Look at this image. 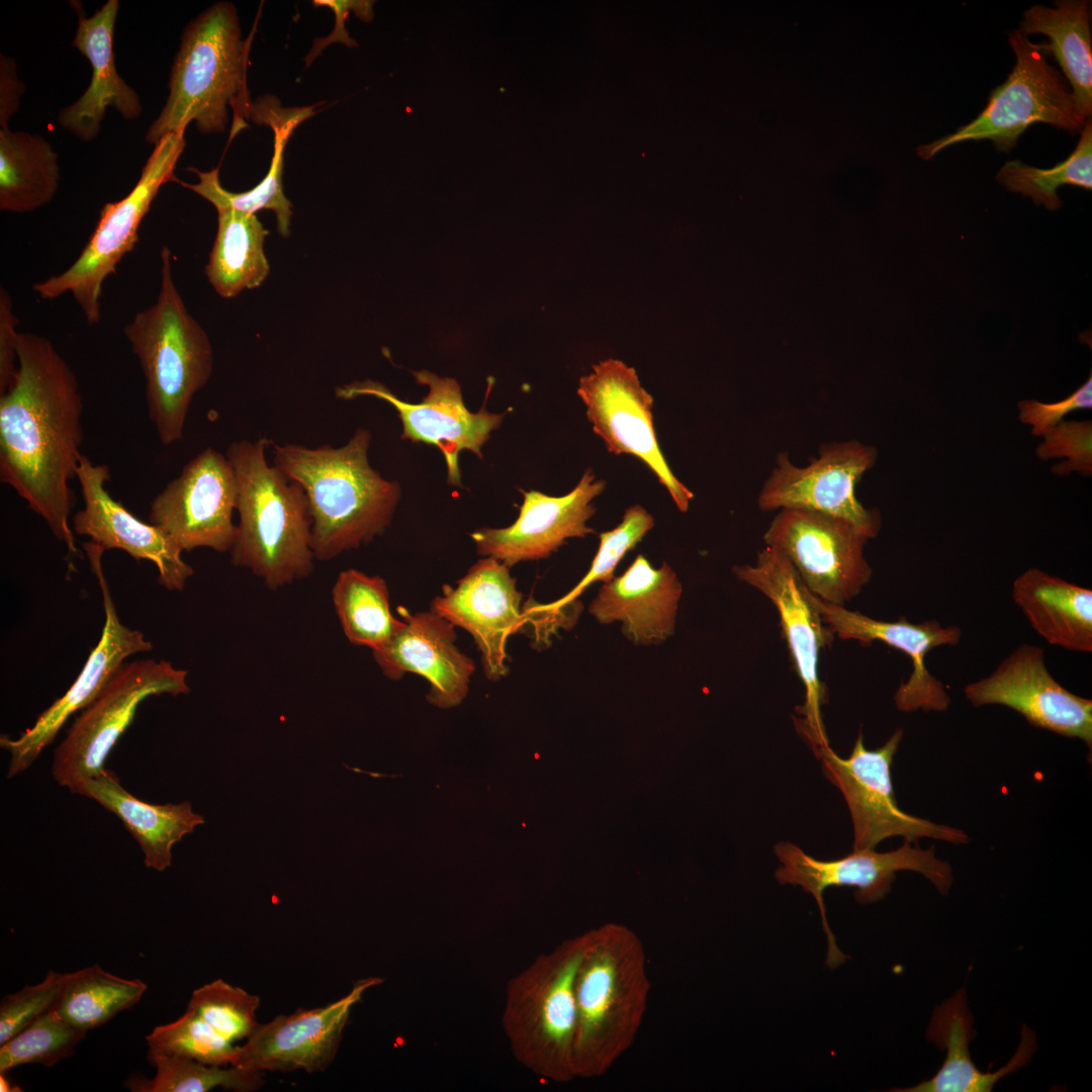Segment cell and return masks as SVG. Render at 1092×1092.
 Here are the masks:
<instances>
[{"label":"cell","mask_w":1092,"mask_h":1092,"mask_svg":"<svg viewBox=\"0 0 1092 1092\" xmlns=\"http://www.w3.org/2000/svg\"><path fill=\"white\" fill-rule=\"evenodd\" d=\"M18 370L0 394V480L79 554L69 517L70 481L82 453L83 401L77 375L46 337L20 333Z\"/></svg>","instance_id":"cell-1"},{"label":"cell","mask_w":1092,"mask_h":1092,"mask_svg":"<svg viewBox=\"0 0 1092 1092\" xmlns=\"http://www.w3.org/2000/svg\"><path fill=\"white\" fill-rule=\"evenodd\" d=\"M371 434L359 428L342 447L273 445V464L303 488L314 558L328 561L371 542L389 526L400 497L368 461Z\"/></svg>","instance_id":"cell-2"},{"label":"cell","mask_w":1092,"mask_h":1092,"mask_svg":"<svg viewBox=\"0 0 1092 1092\" xmlns=\"http://www.w3.org/2000/svg\"><path fill=\"white\" fill-rule=\"evenodd\" d=\"M584 933L575 981L572 1065L575 1078L605 1075L630 1049L647 1010L650 981L644 946L623 924Z\"/></svg>","instance_id":"cell-3"},{"label":"cell","mask_w":1092,"mask_h":1092,"mask_svg":"<svg viewBox=\"0 0 1092 1092\" xmlns=\"http://www.w3.org/2000/svg\"><path fill=\"white\" fill-rule=\"evenodd\" d=\"M266 437L232 442L225 456L237 479V535L232 562L271 589L306 577L313 568L311 516L299 483L267 460Z\"/></svg>","instance_id":"cell-4"},{"label":"cell","mask_w":1092,"mask_h":1092,"mask_svg":"<svg viewBox=\"0 0 1092 1092\" xmlns=\"http://www.w3.org/2000/svg\"><path fill=\"white\" fill-rule=\"evenodd\" d=\"M252 36L242 39L233 3L216 2L184 28L169 78V95L149 127L146 141L156 145L168 133H184L194 121L201 133H221L234 110L233 138L251 112L247 69Z\"/></svg>","instance_id":"cell-5"},{"label":"cell","mask_w":1092,"mask_h":1092,"mask_svg":"<svg viewBox=\"0 0 1092 1092\" xmlns=\"http://www.w3.org/2000/svg\"><path fill=\"white\" fill-rule=\"evenodd\" d=\"M160 256L158 297L134 314L123 333L145 377L149 419L160 442L170 446L183 437L192 398L210 378L213 353L176 287L170 249L163 247Z\"/></svg>","instance_id":"cell-6"},{"label":"cell","mask_w":1092,"mask_h":1092,"mask_svg":"<svg viewBox=\"0 0 1092 1092\" xmlns=\"http://www.w3.org/2000/svg\"><path fill=\"white\" fill-rule=\"evenodd\" d=\"M584 933L538 956L507 984L502 1025L515 1059L542 1079H575L574 981Z\"/></svg>","instance_id":"cell-7"},{"label":"cell","mask_w":1092,"mask_h":1092,"mask_svg":"<svg viewBox=\"0 0 1092 1092\" xmlns=\"http://www.w3.org/2000/svg\"><path fill=\"white\" fill-rule=\"evenodd\" d=\"M1015 65L1006 81L996 87L986 107L971 122L917 148L929 160L945 148L968 141L990 140L1000 152L1009 153L1023 131L1043 122L1076 131L1087 121L1079 110L1062 75L1046 61L1042 44L1031 42L1018 29L1007 33Z\"/></svg>","instance_id":"cell-8"},{"label":"cell","mask_w":1092,"mask_h":1092,"mask_svg":"<svg viewBox=\"0 0 1092 1092\" xmlns=\"http://www.w3.org/2000/svg\"><path fill=\"white\" fill-rule=\"evenodd\" d=\"M184 147V133H168L158 141L130 192L118 201L103 205L77 260L64 272L32 286L40 298L56 299L70 292L86 322L99 323L103 283L134 249L139 228L160 188L171 181L180 182L174 171Z\"/></svg>","instance_id":"cell-9"},{"label":"cell","mask_w":1092,"mask_h":1092,"mask_svg":"<svg viewBox=\"0 0 1092 1092\" xmlns=\"http://www.w3.org/2000/svg\"><path fill=\"white\" fill-rule=\"evenodd\" d=\"M186 677V670L166 660L141 659L123 664L82 710L56 748L54 779L78 794L86 780L104 769L108 754L132 722L139 705L153 695L188 694Z\"/></svg>","instance_id":"cell-10"},{"label":"cell","mask_w":1092,"mask_h":1092,"mask_svg":"<svg viewBox=\"0 0 1092 1092\" xmlns=\"http://www.w3.org/2000/svg\"><path fill=\"white\" fill-rule=\"evenodd\" d=\"M903 737L898 728L884 745L864 747L861 730L852 752L841 758L830 745L815 753L823 772L841 792L853 827V850L874 849L881 841L901 836L905 841L920 838L968 844V834L954 827L916 817L899 808L891 777V766Z\"/></svg>","instance_id":"cell-11"},{"label":"cell","mask_w":1092,"mask_h":1092,"mask_svg":"<svg viewBox=\"0 0 1092 1092\" xmlns=\"http://www.w3.org/2000/svg\"><path fill=\"white\" fill-rule=\"evenodd\" d=\"M774 852L781 862L775 873L776 880L781 885L800 886L817 902L827 936L826 964L831 969L837 968L849 957L839 950L829 928L823 903L826 888L853 887L856 889V901L868 904L886 897L899 871L921 874L941 895L948 893L953 882L951 867L936 857L934 846L923 849L917 844L912 846L909 841L887 852L853 850L846 856L831 860L814 858L790 841L778 842Z\"/></svg>","instance_id":"cell-12"},{"label":"cell","mask_w":1092,"mask_h":1092,"mask_svg":"<svg viewBox=\"0 0 1092 1092\" xmlns=\"http://www.w3.org/2000/svg\"><path fill=\"white\" fill-rule=\"evenodd\" d=\"M733 572L767 597L779 612L782 632L804 687L805 699L797 708L800 718L795 719V725L815 754L829 746L821 710L827 702L826 689L818 664L821 650L834 635L823 623L796 569L777 548L765 546L754 565L734 566Z\"/></svg>","instance_id":"cell-13"},{"label":"cell","mask_w":1092,"mask_h":1092,"mask_svg":"<svg viewBox=\"0 0 1092 1092\" xmlns=\"http://www.w3.org/2000/svg\"><path fill=\"white\" fill-rule=\"evenodd\" d=\"M763 540L765 546L777 548L789 559L806 588L824 602L843 606L872 578L863 553L870 538L846 520L783 509L771 520Z\"/></svg>","instance_id":"cell-14"},{"label":"cell","mask_w":1092,"mask_h":1092,"mask_svg":"<svg viewBox=\"0 0 1092 1092\" xmlns=\"http://www.w3.org/2000/svg\"><path fill=\"white\" fill-rule=\"evenodd\" d=\"M877 459V449L857 440L821 445L806 466L794 464L789 453L782 452L762 484L758 507L763 512L801 509L837 517L875 538L882 527L881 514L862 506L855 487Z\"/></svg>","instance_id":"cell-15"},{"label":"cell","mask_w":1092,"mask_h":1092,"mask_svg":"<svg viewBox=\"0 0 1092 1092\" xmlns=\"http://www.w3.org/2000/svg\"><path fill=\"white\" fill-rule=\"evenodd\" d=\"M577 394L608 452L643 461L677 509L687 512L694 494L675 477L662 454L653 425V397L641 386L635 369L617 359L601 361L579 379Z\"/></svg>","instance_id":"cell-16"},{"label":"cell","mask_w":1092,"mask_h":1092,"mask_svg":"<svg viewBox=\"0 0 1092 1092\" xmlns=\"http://www.w3.org/2000/svg\"><path fill=\"white\" fill-rule=\"evenodd\" d=\"M237 494L236 474L228 457L207 447L152 500L149 521L183 551L204 547L228 552L237 535Z\"/></svg>","instance_id":"cell-17"},{"label":"cell","mask_w":1092,"mask_h":1092,"mask_svg":"<svg viewBox=\"0 0 1092 1092\" xmlns=\"http://www.w3.org/2000/svg\"><path fill=\"white\" fill-rule=\"evenodd\" d=\"M412 373L420 384L429 388L425 398L418 403L398 398L384 384L370 379L337 387L336 396L353 399L370 395L391 404L402 424L401 438L437 446L446 461L449 483L461 485L459 453L466 449L481 458V447L491 431L500 426L504 415L489 413L484 407L471 413L464 404L460 385L453 378L440 377L427 370Z\"/></svg>","instance_id":"cell-18"},{"label":"cell","mask_w":1092,"mask_h":1092,"mask_svg":"<svg viewBox=\"0 0 1092 1092\" xmlns=\"http://www.w3.org/2000/svg\"><path fill=\"white\" fill-rule=\"evenodd\" d=\"M83 546L103 598L105 622L102 635L64 696L46 709L33 726L19 737L11 739L7 735L1 736V747L10 754L7 778L28 768L56 738L69 717L82 711L100 694L127 657L153 648L141 631L120 622L101 566L104 551L91 541Z\"/></svg>","instance_id":"cell-19"},{"label":"cell","mask_w":1092,"mask_h":1092,"mask_svg":"<svg viewBox=\"0 0 1092 1092\" xmlns=\"http://www.w3.org/2000/svg\"><path fill=\"white\" fill-rule=\"evenodd\" d=\"M966 699L978 708L1008 707L1032 726L1081 739L1092 747V701L1064 688L1049 671L1044 650L1023 643L988 676L968 684Z\"/></svg>","instance_id":"cell-20"},{"label":"cell","mask_w":1092,"mask_h":1092,"mask_svg":"<svg viewBox=\"0 0 1092 1092\" xmlns=\"http://www.w3.org/2000/svg\"><path fill=\"white\" fill-rule=\"evenodd\" d=\"M382 982L378 977L360 979L348 994L330 1004L259 1023L239 1046L235 1065L262 1073L327 1070L337 1056L353 1007L367 990Z\"/></svg>","instance_id":"cell-21"},{"label":"cell","mask_w":1092,"mask_h":1092,"mask_svg":"<svg viewBox=\"0 0 1092 1092\" xmlns=\"http://www.w3.org/2000/svg\"><path fill=\"white\" fill-rule=\"evenodd\" d=\"M521 602L522 594L509 567L485 557L455 587L445 584L442 595L433 600L431 611L471 634L481 654L483 672L488 679L498 680L509 672L508 638L530 621Z\"/></svg>","instance_id":"cell-22"},{"label":"cell","mask_w":1092,"mask_h":1092,"mask_svg":"<svg viewBox=\"0 0 1092 1092\" xmlns=\"http://www.w3.org/2000/svg\"><path fill=\"white\" fill-rule=\"evenodd\" d=\"M76 477L84 507L72 519L73 532L87 536L103 551L119 549L136 560H148L158 570V582L168 590H182L193 568L183 550L161 528L139 520L105 487L110 479L106 464H95L82 454Z\"/></svg>","instance_id":"cell-23"},{"label":"cell","mask_w":1092,"mask_h":1092,"mask_svg":"<svg viewBox=\"0 0 1092 1092\" xmlns=\"http://www.w3.org/2000/svg\"><path fill=\"white\" fill-rule=\"evenodd\" d=\"M809 598L823 623L838 638L855 640L863 644L881 641L908 656L912 672L902 681L894 695L899 711L924 712L947 710L951 699L945 686L926 667V656L934 648L956 646L962 631L956 625H942L936 620L912 623L905 617L888 622L873 619L843 606L824 602L809 592Z\"/></svg>","instance_id":"cell-24"},{"label":"cell","mask_w":1092,"mask_h":1092,"mask_svg":"<svg viewBox=\"0 0 1092 1092\" xmlns=\"http://www.w3.org/2000/svg\"><path fill=\"white\" fill-rule=\"evenodd\" d=\"M587 469L576 486L563 496L537 490L523 491L516 522L507 528H482L471 534L477 553L508 567L521 561L547 558L569 538H583L594 530L587 521L595 515L593 500L605 489Z\"/></svg>","instance_id":"cell-25"},{"label":"cell","mask_w":1092,"mask_h":1092,"mask_svg":"<svg viewBox=\"0 0 1092 1092\" xmlns=\"http://www.w3.org/2000/svg\"><path fill=\"white\" fill-rule=\"evenodd\" d=\"M397 612L401 623L373 656L383 673L399 679L405 672L422 675L430 684L428 701L439 708L458 706L468 693L473 661L455 645L456 633L434 612Z\"/></svg>","instance_id":"cell-26"},{"label":"cell","mask_w":1092,"mask_h":1092,"mask_svg":"<svg viewBox=\"0 0 1092 1092\" xmlns=\"http://www.w3.org/2000/svg\"><path fill=\"white\" fill-rule=\"evenodd\" d=\"M118 9V0H108L90 17L79 13L72 44L90 62L92 76L85 92L60 110L58 122L83 142L98 135L108 107L128 120L139 118L143 111L138 93L115 67L113 35Z\"/></svg>","instance_id":"cell-27"},{"label":"cell","mask_w":1092,"mask_h":1092,"mask_svg":"<svg viewBox=\"0 0 1092 1092\" xmlns=\"http://www.w3.org/2000/svg\"><path fill=\"white\" fill-rule=\"evenodd\" d=\"M681 592L665 562L653 568L638 555L621 576L601 587L589 613L602 624L622 622V632L635 644H657L673 633Z\"/></svg>","instance_id":"cell-28"},{"label":"cell","mask_w":1092,"mask_h":1092,"mask_svg":"<svg viewBox=\"0 0 1092 1092\" xmlns=\"http://www.w3.org/2000/svg\"><path fill=\"white\" fill-rule=\"evenodd\" d=\"M926 1038L945 1051L940 1069L932 1078L913 1087L892 1091L990 1092L999 1080L1031 1061L1037 1049L1034 1031L1024 1024L1020 1042L1010 1061L995 1072L979 1070L971 1059L969 1049L975 1038V1030L965 987L934 1008Z\"/></svg>","instance_id":"cell-29"},{"label":"cell","mask_w":1092,"mask_h":1092,"mask_svg":"<svg viewBox=\"0 0 1092 1092\" xmlns=\"http://www.w3.org/2000/svg\"><path fill=\"white\" fill-rule=\"evenodd\" d=\"M78 795L96 801L116 815L139 843L147 868L163 872L171 866L172 846L204 823L187 801L151 804L127 792L108 769L86 780Z\"/></svg>","instance_id":"cell-30"},{"label":"cell","mask_w":1092,"mask_h":1092,"mask_svg":"<svg viewBox=\"0 0 1092 1092\" xmlns=\"http://www.w3.org/2000/svg\"><path fill=\"white\" fill-rule=\"evenodd\" d=\"M1012 599L1048 643L1092 651V589L1030 567L1012 582Z\"/></svg>","instance_id":"cell-31"},{"label":"cell","mask_w":1092,"mask_h":1092,"mask_svg":"<svg viewBox=\"0 0 1092 1092\" xmlns=\"http://www.w3.org/2000/svg\"><path fill=\"white\" fill-rule=\"evenodd\" d=\"M262 122L270 125L274 131V153L268 173L254 188L240 193L224 189L219 182V167L202 172L190 168L198 177V182L179 183L209 201L216 210L235 209L255 214L262 209H271L277 217V229L281 236L288 237L292 215L291 202L283 192V153L284 147L294 128L313 112L311 108H278L272 101H261L259 107L252 108Z\"/></svg>","instance_id":"cell-32"},{"label":"cell","mask_w":1092,"mask_h":1092,"mask_svg":"<svg viewBox=\"0 0 1092 1092\" xmlns=\"http://www.w3.org/2000/svg\"><path fill=\"white\" fill-rule=\"evenodd\" d=\"M1019 31L1044 34L1043 43L1062 68L1082 114L1089 119L1092 111V50L1090 2L1060 0L1055 7L1034 5L1022 14Z\"/></svg>","instance_id":"cell-33"},{"label":"cell","mask_w":1092,"mask_h":1092,"mask_svg":"<svg viewBox=\"0 0 1092 1092\" xmlns=\"http://www.w3.org/2000/svg\"><path fill=\"white\" fill-rule=\"evenodd\" d=\"M58 155L41 135L0 129V209L33 211L51 202L60 184Z\"/></svg>","instance_id":"cell-34"},{"label":"cell","mask_w":1092,"mask_h":1092,"mask_svg":"<svg viewBox=\"0 0 1092 1092\" xmlns=\"http://www.w3.org/2000/svg\"><path fill=\"white\" fill-rule=\"evenodd\" d=\"M217 232L205 266V275L223 298L260 286L270 267L264 252L269 235L255 214L219 209Z\"/></svg>","instance_id":"cell-35"},{"label":"cell","mask_w":1092,"mask_h":1092,"mask_svg":"<svg viewBox=\"0 0 1092 1092\" xmlns=\"http://www.w3.org/2000/svg\"><path fill=\"white\" fill-rule=\"evenodd\" d=\"M146 990L142 980L115 976L95 964L65 974L53 1008L73 1026L88 1031L133 1007Z\"/></svg>","instance_id":"cell-36"},{"label":"cell","mask_w":1092,"mask_h":1092,"mask_svg":"<svg viewBox=\"0 0 1092 1092\" xmlns=\"http://www.w3.org/2000/svg\"><path fill=\"white\" fill-rule=\"evenodd\" d=\"M332 599L343 632L355 645L380 648L393 635L401 621L390 611L386 582L354 568L339 573Z\"/></svg>","instance_id":"cell-37"},{"label":"cell","mask_w":1092,"mask_h":1092,"mask_svg":"<svg viewBox=\"0 0 1092 1092\" xmlns=\"http://www.w3.org/2000/svg\"><path fill=\"white\" fill-rule=\"evenodd\" d=\"M1080 140L1073 153L1051 169L1028 166L1019 160L1006 162L998 171L996 179L1011 192L1030 197L1035 204L1050 210L1059 209L1063 202L1057 190L1063 185L1092 189V125L1087 119L1080 131Z\"/></svg>","instance_id":"cell-38"},{"label":"cell","mask_w":1092,"mask_h":1092,"mask_svg":"<svg viewBox=\"0 0 1092 1092\" xmlns=\"http://www.w3.org/2000/svg\"><path fill=\"white\" fill-rule=\"evenodd\" d=\"M156 1074L151 1079L129 1080L134 1092H208L221 1087L236 1092H254L265 1083L262 1072L240 1066H213L180 1056H148Z\"/></svg>","instance_id":"cell-39"},{"label":"cell","mask_w":1092,"mask_h":1092,"mask_svg":"<svg viewBox=\"0 0 1092 1092\" xmlns=\"http://www.w3.org/2000/svg\"><path fill=\"white\" fill-rule=\"evenodd\" d=\"M85 1030L67 1022L52 1007L47 1013L0 1044V1073L26 1064L52 1067L71 1057Z\"/></svg>","instance_id":"cell-40"},{"label":"cell","mask_w":1092,"mask_h":1092,"mask_svg":"<svg viewBox=\"0 0 1092 1092\" xmlns=\"http://www.w3.org/2000/svg\"><path fill=\"white\" fill-rule=\"evenodd\" d=\"M148 1056H180L213 1066L235 1065L239 1046L187 1010L175 1021L157 1026L147 1037Z\"/></svg>","instance_id":"cell-41"},{"label":"cell","mask_w":1092,"mask_h":1092,"mask_svg":"<svg viewBox=\"0 0 1092 1092\" xmlns=\"http://www.w3.org/2000/svg\"><path fill=\"white\" fill-rule=\"evenodd\" d=\"M259 1005L257 995L217 979L192 992L187 1010L235 1043L250 1037L258 1026Z\"/></svg>","instance_id":"cell-42"},{"label":"cell","mask_w":1092,"mask_h":1092,"mask_svg":"<svg viewBox=\"0 0 1092 1092\" xmlns=\"http://www.w3.org/2000/svg\"><path fill=\"white\" fill-rule=\"evenodd\" d=\"M654 526L652 516L641 506L628 508L622 522L613 530L600 534V545L589 570L578 584L559 601L547 605L550 610L560 612L592 583L601 580L605 583L614 578V571L625 554L633 549Z\"/></svg>","instance_id":"cell-43"},{"label":"cell","mask_w":1092,"mask_h":1092,"mask_svg":"<svg viewBox=\"0 0 1092 1092\" xmlns=\"http://www.w3.org/2000/svg\"><path fill=\"white\" fill-rule=\"evenodd\" d=\"M1035 448L1039 460L1066 458L1051 467L1053 474L1068 476L1077 472L1092 475V421H1062L1049 430Z\"/></svg>","instance_id":"cell-44"},{"label":"cell","mask_w":1092,"mask_h":1092,"mask_svg":"<svg viewBox=\"0 0 1092 1092\" xmlns=\"http://www.w3.org/2000/svg\"><path fill=\"white\" fill-rule=\"evenodd\" d=\"M65 974L50 971L35 985L4 996L0 1003V1044L9 1040L55 1004Z\"/></svg>","instance_id":"cell-45"},{"label":"cell","mask_w":1092,"mask_h":1092,"mask_svg":"<svg viewBox=\"0 0 1092 1092\" xmlns=\"http://www.w3.org/2000/svg\"><path fill=\"white\" fill-rule=\"evenodd\" d=\"M1018 419L1031 427L1030 434L1042 437L1049 430L1064 421V418L1079 410L1092 408V374L1087 380L1066 398L1045 403L1035 399L1018 401Z\"/></svg>","instance_id":"cell-46"},{"label":"cell","mask_w":1092,"mask_h":1092,"mask_svg":"<svg viewBox=\"0 0 1092 1092\" xmlns=\"http://www.w3.org/2000/svg\"><path fill=\"white\" fill-rule=\"evenodd\" d=\"M19 323L13 310V302L8 291L0 289V394L12 384L18 370Z\"/></svg>","instance_id":"cell-47"},{"label":"cell","mask_w":1092,"mask_h":1092,"mask_svg":"<svg viewBox=\"0 0 1092 1092\" xmlns=\"http://www.w3.org/2000/svg\"><path fill=\"white\" fill-rule=\"evenodd\" d=\"M373 4L374 1L368 0H316L313 1V5L327 6L334 10L336 14V26L333 32L325 38L315 41L313 49L310 51L306 62L307 65L320 54V52L329 43L340 41L347 47H356L357 42L352 39L345 28V20L349 14V11H354L356 16L363 21L369 22L373 19Z\"/></svg>","instance_id":"cell-48"},{"label":"cell","mask_w":1092,"mask_h":1092,"mask_svg":"<svg viewBox=\"0 0 1092 1092\" xmlns=\"http://www.w3.org/2000/svg\"><path fill=\"white\" fill-rule=\"evenodd\" d=\"M24 84L16 74L13 59L0 55V126L8 127V122L19 109Z\"/></svg>","instance_id":"cell-49"},{"label":"cell","mask_w":1092,"mask_h":1092,"mask_svg":"<svg viewBox=\"0 0 1092 1092\" xmlns=\"http://www.w3.org/2000/svg\"><path fill=\"white\" fill-rule=\"evenodd\" d=\"M0 1091L1 1092H14L21 1091L17 1086H13L9 1080L5 1077V1073H0Z\"/></svg>","instance_id":"cell-50"}]
</instances>
